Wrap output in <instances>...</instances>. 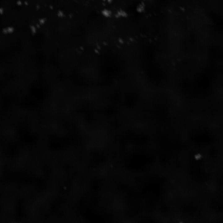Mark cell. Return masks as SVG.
Masks as SVG:
<instances>
[{"label": "cell", "mask_w": 223, "mask_h": 223, "mask_svg": "<svg viewBox=\"0 0 223 223\" xmlns=\"http://www.w3.org/2000/svg\"><path fill=\"white\" fill-rule=\"evenodd\" d=\"M16 3L18 6H21L22 5V2L20 0H17L16 2Z\"/></svg>", "instance_id": "obj_1"}, {"label": "cell", "mask_w": 223, "mask_h": 223, "mask_svg": "<svg viewBox=\"0 0 223 223\" xmlns=\"http://www.w3.org/2000/svg\"><path fill=\"white\" fill-rule=\"evenodd\" d=\"M4 10L3 8L0 7V15H2L3 14Z\"/></svg>", "instance_id": "obj_2"}]
</instances>
